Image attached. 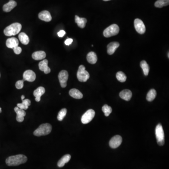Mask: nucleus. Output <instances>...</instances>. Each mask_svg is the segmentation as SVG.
Here are the masks:
<instances>
[{
	"label": "nucleus",
	"instance_id": "obj_1",
	"mask_svg": "<svg viewBox=\"0 0 169 169\" xmlns=\"http://www.w3.org/2000/svg\"><path fill=\"white\" fill-rule=\"evenodd\" d=\"M27 160V158L24 155H17L11 156L6 160V163L9 166H18L24 164Z\"/></svg>",
	"mask_w": 169,
	"mask_h": 169
},
{
	"label": "nucleus",
	"instance_id": "obj_2",
	"mask_svg": "<svg viewBox=\"0 0 169 169\" xmlns=\"http://www.w3.org/2000/svg\"><path fill=\"white\" fill-rule=\"evenodd\" d=\"M22 25L19 23L12 24L4 30V33L6 36H11L17 35L21 31Z\"/></svg>",
	"mask_w": 169,
	"mask_h": 169
},
{
	"label": "nucleus",
	"instance_id": "obj_3",
	"mask_svg": "<svg viewBox=\"0 0 169 169\" xmlns=\"http://www.w3.org/2000/svg\"><path fill=\"white\" fill-rule=\"evenodd\" d=\"M52 126L50 124L46 123L41 125L36 130L34 131L33 134L35 136H41L50 134L51 132Z\"/></svg>",
	"mask_w": 169,
	"mask_h": 169
},
{
	"label": "nucleus",
	"instance_id": "obj_4",
	"mask_svg": "<svg viewBox=\"0 0 169 169\" xmlns=\"http://www.w3.org/2000/svg\"><path fill=\"white\" fill-rule=\"evenodd\" d=\"M77 77L78 80L82 82H85L89 79L90 75L88 71L86 70V68L83 65L79 66L77 72Z\"/></svg>",
	"mask_w": 169,
	"mask_h": 169
},
{
	"label": "nucleus",
	"instance_id": "obj_5",
	"mask_svg": "<svg viewBox=\"0 0 169 169\" xmlns=\"http://www.w3.org/2000/svg\"><path fill=\"white\" fill-rule=\"evenodd\" d=\"M155 131L157 143L159 146H163L165 144V133L161 124H158L156 126Z\"/></svg>",
	"mask_w": 169,
	"mask_h": 169
},
{
	"label": "nucleus",
	"instance_id": "obj_6",
	"mask_svg": "<svg viewBox=\"0 0 169 169\" xmlns=\"http://www.w3.org/2000/svg\"><path fill=\"white\" fill-rule=\"evenodd\" d=\"M119 32V28L116 24L109 26L103 31V35L105 37L109 38L117 35Z\"/></svg>",
	"mask_w": 169,
	"mask_h": 169
},
{
	"label": "nucleus",
	"instance_id": "obj_7",
	"mask_svg": "<svg viewBox=\"0 0 169 169\" xmlns=\"http://www.w3.org/2000/svg\"><path fill=\"white\" fill-rule=\"evenodd\" d=\"M95 111L90 109L84 114L81 118V122L83 124H87L92 120L95 116Z\"/></svg>",
	"mask_w": 169,
	"mask_h": 169
},
{
	"label": "nucleus",
	"instance_id": "obj_8",
	"mask_svg": "<svg viewBox=\"0 0 169 169\" xmlns=\"http://www.w3.org/2000/svg\"><path fill=\"white\" fill-rule=\"evenodd\" d=\"M68 77L69 74L66 70H63L60 72L58 74V79L62 87L65 88L67 86V81Z\"/></svg>",
	"mask_w": 169,
	"mask_h": 169
},
{
	"label": "nucleus",
	"instance_id": "obj_9",
	"mask_svg": "<svg viewBox=\"0 0 169 169\" xmlns=\"http://www.w3.org/2000/svg\"><path fill=\"white\" fill-rule=\"evenodd\" d=\"M134 24V27L137 32L141 34L145 33L146 32V27L142 20L139 19H135Z\"/></svg>",
	"mask_w": 169,
	"mask_h": 169
},
{
	"label": "nucleus",
	"instance_id": "obj_10",
	"mask_svg": "<svg viewBox=\"0 0 169 169\" xmlns=\"http://www.w3.org/2000/svg\"><path fill=\"white\" fill-rule=\"evenodd\" d=\"M122 142V138L121 136L117 135L114 136L110 140L109 145L112 148H116L119 147Z\"/></svg>",
	"mask_w": 169,
	"mask_h": 169
},
{
	"label": "nucleus",
	"instance_id": "obj_11",
	"mask_svg": "<svg viewBox=\"0 0 169 169\" xmlns=\"http://www.w3.org/2000/svg\"><path fill=\"white\" fill-rule=\"evenodd\" d=\"M23 80L33 82L36 79V74L34 71L32 70H27L24 71L23 74Z\"/></svg>",
	"mask_w": 169,
	"mask_h": 169
},
{
	"label": "nucleus",
	"instance_id": "obj_12",
	"mask_svg": "<svg viewBox=\"0 0 169 169\" xmlns=\"http://www.w3.org/2000/svg\"><path fill=\"white\" fill-rule=\"evenodd\" d=\"M48 61L47 59L43 60L40 62L39 64V67L41 71H42L45 74H48L50 73L51 69L48 66Z\"/></svg>",
	"mask_w": 169,
	"mask_h": 169
},
{
	"label": "nucleus",
	"instance_id": "obj_13",
	"mask_svg": "<svg viewBox=\"0 0 169 169\" xmlns=\"http://www.w3.org/2000/svg\"><path fill=\"white\" fill-rule=\"evenodd\" d=\"M15 111L17 113L16 119L19 122H22L24 120V116L26 115V112L24 110L20 109L18 107H16L14 109Z\"/></svg>",
	"mask_w": 169,
	"mask_h": 169
},
{
	"label": "nucleus",
	"instance_id": "obj_14",
	"mask_svg": "<svg viewBox=\"0 0 169 169\" xmlns=\"http://www.w3.org/2000/svg\"><path fill=\"white\" fill-rule=\"evenodd\" d=\"M39 18L45 22H50L52 20V17L49 11L47 10H43L40 12L38 15Z\"/></svg>",
	"mask_w": 169,
	"mask_h": 169
},
{
	"label": "nucleus",
	"instance_id": "obj_15",
	"mask_svg": "<svg viewBox=\"0 0 169 169\" xmlns=\"http://www.w3.org/2000/svg\"><path fill=\"white\" fill-rule=\"evenodd\" d=\"M45 89L42 87H39L33 92V95L35 97V101L39 102L41 101V96L45 93Z\"/></svg>",
	"mask_w": 169,
	"mask_h": 169
},
{
	"label": "nucleus",
	"instance_id": "obj_16",
	"mask_svg": "<svg viewBox=\"0 0 169 169\" xmlns=\"http://www.w3.org/2000/svg\"><path fill=\"white\" fill-rule=\"evenodd\" d=\"M119 47V43L118 42H112L109 43L107 46V53L109 55H112Z\"/></svg>",
	"mask_w": 169,
	"mask_h": 169
},
{
	"label": "nucleus",
	"instance_id": "obj_17",
	"mask_svg": "<svg viewBox=\"0 0 169 169\" xmlns=\"http://www.w3.org/2000/svg\"><path fill=\"white\" fill-rule=\"evenodd\" d=\"M119 96L121 99L125 100L126 101H129L131 100L132 97V92L128 89H125L122 90L120 93Z\"/></svg>",
	"mask_w": 169,
	"mask_h": 169
},
{
	"label": "nucleus",
	"instance_id": "obj_18",
	"mask_svg": "<svg viewBox=\"0 0 169 169\" xmlns=\"http://www.w3.org/2000/svg\"><path fill=\"white\" fill-rule=\"evenodd\" d=\"M6 44L8 48H13L19 46V42L16 38H10L7 39Z\"/></svg>",
	"mask_w": 169,
	"mask_h": 169
},
{
	"label": "nucleus",
	"instance_id": "obj_19",
	"mask_svg": "<svg viewBox=\"0 0 169 169\" xmlns=\"http://www.w3.org/2000/svg\"><path fill=\"white\" fill-rule=\"evenodd\" d=\"M17 5V3L16 1L14 0H10L8 3L4 5L3 6V10L5 12H10Z\"/></svg>",
	"mask_w": 169,
	"mask_h": 169
},
{
	"label": "nucleus",
	"instance_id": "obj_20",
	"mask_svg": "<svg viewBox=\"0 0 169 169\" xmlns=\"http://www.w3.org/2000/svg\"><path fill=\"white\" fill-rule=\"evenodd\" d=\"M46 56V54L43 51L34 52V53L32 54V57L35 60L44 59Z\"/></svg>",
	"mask_w": 169,
	"mask_h": 169
},
{
	"label": "nucleus",
	"instance_id": "obj_21",
	"mask_svg": "<svg viewBox=\"0 0 169 169\" xmlns=\"http://www.w3.org/2000/svg\"><path fill=\"white\" fill-rule=\"evenodd\" d=\"M69 95L75 99H80L83 98L82 93L79 90L75 88L70 89L69 91Z\"/></svg>",
	"mask_w": 169,
	"mask_h": 169
},
{
	"label": "nucleus",
	"instance_id": "obj_22",
	"mask_svg": "<svg viewBox=\"0 0 169 169\" xmlns=\"http://www.w3.org/2000/svg\"><path fill=\"white\" fill-rule=\"evenodd\" d=\"M87 59L88 63L93 64H96L97 61V56L94 52L91 51L89 52L87 55Z\"/></svg>",
	"mask_w": 169,
	"mask_h": 169
},
{
	"label": "nucleus",
	"instance_id": "obj_23",
	"mask_svg": "<svg viewBox=\"0 0 169 169\" xmlns=\"http://www.w3.org/2000/svg\"><path fill=\"white\" fill-rule=\"evenodd\" d=\"M75 20L79 27L81 28H84L86 27L87 20L85 18H80L78 16L76 15L75 17Z\"/></svg>",
	"mask_w": 169,
	"mask_h": 169
},
{
	"label": "nucleus",
	"instance_id": "obj_24",
	"mask_svg": "<svg viewBox=\"0 0 169 169\" xmlns=\"http://www.w3.org/2000/svg\"><path fill=\"white\" fill-rule=\"evenodd\" d=\"M70 158H71V156L69 154H67V155L63 156V157H62L58 162L57 165L58 167H63L64 165L65 164L69 162Z\"/></svg>",
	"mask_w": 169,
	"mask_h": 169
},
{
	"label": "nucleus",
	"instance_id": "obj_25",
	"mask_svg": "<svg viewBox=\"0 0 169 169\" xmlns=\"http://www.w3.org/2000/svg\"><path fill=\"white\" fill-rule=\"evenodd\" d=\"M19 38L22 44H24V45H27L29 43L30 39L29 38L27 34L24 33H19Z\"/></svg>",
	"mask_w": 169,
	"mask_h": 169
},
{
	"label": "nucleus",
	"instance_id": "obj_26",
	"mask_svg": "<svg viewBox=\"0 0 169 169\" xmlns=\"http://www.w3.org/2000/svg\"><path fill=\"white\" fill-rule=\"evenodd\" d=\"M31 105V101L29 99H25L22 101L21 103H18L17 107L23 110H27L28 109V107Z\"/></svg>",
	"mask_w": 169,
	"mask_h": 169
},
{
	"label": "nucleus",
	"instance_id": "obj_27",
	"mask_svg": "<svg viewBox=\"0 0 169 169\" xmlns=\"http://www.w3.org/2000/svg\"><path fill=\"white\" fill-rule=\"evenodd\" d=\"M140 66L143 70L144 74L145 76H148L149 73V67L147 63L145 61H142L140 63Z\"/></svg>",
	"mask_w": 169,
	"mask_h": 169
},
{
	"label": "nucleus",
	"instance_id": "obj_28",
	"mask_svg": "<svg viewBox=\"0 0 169 169\" xmlns=\"http://www.w3.org/2000/svg\"><path fill=\"white\" fill-rule=\"evenodd\" d=\"M156 96V92L154 89H151L147 95L146 99L148 102H152L155 99Z\"/></svg>",
	"mask_w": 169,
	"mask_h": 169
},
{
	"label": "nucleus",
	"instance_id": "obj_29",
	"mask_svg": "<svg viewBox=\"0 0 169 169\" xmlns=\"http://www.w3.org/2000/svg\"><path fill=\"white\" fill-rule=\"evenodd\" d=\"M169 4V0H157L155 2V7L161 8Z\"/></svg>",
	"mask_w": 169,
	"mask_h": 169
},
{
	"label": "nucleus",
	"instance_id": "obj_30",
	"mask_svg": "<svg viewBox=\"0 0 169 169\" xmlns=\"http://www.w3.org/2000/svg\"><path fill=\"white\" fill-rule=\"evenodd\" d=\"M116 78L120 82H125L127 79L125 74L122 71H119L116 74Z\"/></svg>",
	"mask_w": 169,
	"mask_h": 169
},
{
	"label": "nucleus",
	"instance_id": "obj_31",
	"mask_svg": "<svg viewBox=\"0 0 169 169\" xmlns=\"http://www.w3.org/2000/svg\"><path fill=\"white\" fill-rule=\"evenodd\" d=\"M102 110L105 113L106 116H108L112 112V108L111 107L109 106L108 105H103L102 107Z\"/></svg>",
	"mask_w": 169,
	"mask_h": 169
},
{
	"label": "nucleus",
	"instance_id": "obj_32",
	"mask_svg": "<svg viewBox=\"0 0 169 169\" xmlns=\"http://www.w3.org/2000/svg\"><path fill=\"white\" fill-rule=\"evenodd\" d=\"M66 113H67V110L66 109L64 108V109H62L58 113V115H57V119L59 121H62L66 116Z\"/></svg>",
	"mask_w": 169,
	"mask_h": 169
},
{
	"label": "nucleus",
	"instance_id": "obj_33",
	"mask_svg": "<svg viewBox=\"0 0 169 169\" xmlns=\"http://www.w3.org/2000/svg\"><path fill=\"white\" fill-rule=\"evenodd\" d=\"M24 80H20L17 81L16 83V87L18 89H22L24 87Z\"/></svg>",
	"mask_w": 169,
	"mask_h": 169
},
{
	"label": "nucleus",
	"instance_id": "obj_34",
	"mask_svg": "<svg viewBox=\"0 0 169 169\" xmlns=\"http://www.w3.org/2000/svg\"><path fill=\"white\" fill-rule=\"evenodd\" d=\"M13 49L14 53L16 54H17V55L20 54L21 53V52H22V48L19 46L16 47H14Z\"/></svg>",
	"mask_w": 169,
	"mask_h": 169
},
{
	"label": "nucleus",
	"instance_id": "obj_35",
	"mask_svg": "<svg viewBox=\"0 0 169 169\" xmlns=\"http://www.w3.org/2000/svg\"><path fill=\"white\" fill-rule=\"evenodd\" d=\"M73 42V40L72 39L68 38L66 41H65L64 43L65 45L69 46V45H70Z\"/></svg>",
	"mask_w": 169,
	"mask_h": 169
},
{
	"label": "nucleus",
	"instance_id": "obj_36",
	"mask_svg": "<svg viewBox=\"0 0 169 169\" xmlns=\"http://www.w3.org/2000/svg\"><path fill=\"white\" fill-rule=\"evenodd\" d=\"M65 33H66L64 30H61L57 33V35L59 37H63L64 35L65 34Z\"/></svg>",
	"mask_w": 169,
	"mask_h": 169
},
{
	"label": "nucleus",
	"instance_id": "obj_37",
	"mask_svg": "<svg viewBox=\"0 0 169 169\" xmlns=\"http://www.w3.org/2000/svg\"><path fill=\"white\" fill-rule=\"evenodd\" d=\"M24 98H25V96H24V95H22V96H21V99H22V101L24 100Z\"/></svg>",
	"mask_w": 169,
	"mask_h": 169
},
{
	"label": "nucleus",
	"instance_id": "obj_38",
	"mask_svg": "<svg viewBox=\"0 0 169 169\" xmlns=\"http://www.w3.org/2000/svg\"><path fill=\"white\" fill-rule=\"evenodd\" d=\"M1 107H0V113H1Z\"/></svg>",
	"mask_w": 169,
	"mask_h": 169
},
{
	"label": "nucleus",
	"instance_id": "obj_39",
	"mask_svg": "<svg viewBox=\"0 0 169 169\" xmlns=\"http://www.w3.org/2000/svg\"><path fill=\"white\" fill-rule=\"evenodd\" d=\"M104 1H110V0H103Z\"/></svg>",
	"mask_w": 169,
	"mask_h": 169
},
{
	"label": "nucleus",
	"instance_id": "obj_40",
	"mask_svg": "<svg viewBox=\"0 0 169 169\" xmlns=\"http://www.w3.org/2000/svg\"><path fill=\"white\" fill-rule=\"evenodd\" d=\"M168 58H169V53H168Z\"/></svg>",
	"mask_w": 169,
	"mask_h": 169
},
{
	"label": "nucleus",
	"instance_id": "obj_41",
	"mask_svg": "<svg viewBox=\"0 0 169 169\" xmlns=\"http://www.w3.org/2000/svg\"><path fill=\"white\" fill-rule=\"evenodd\" d=\"M0 77H1V74H0Z\"/></svg>",
	"mask_w": 169,
	"mask_h": 169
},
{
	"label": "nucleus",
	"instance_id": "obj_42",
	"mask_svg": "<svg viewBox=\"0 0 169 169\" xmlns=\"http://www.w3.org/2000/svg\"></svg>",
	"mask_w": 169,
	"mask_h": 169
}]
</instances>
